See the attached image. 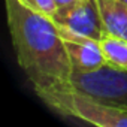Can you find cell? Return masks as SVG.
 Instances as JSON below:
<instances>
[{"instance_id":"9","label":"cell","mask_w":127,"mask_h":127,"mask_svg":"<svg viewBox=\"0 0 127 127\" xmlns=\"http://www.w3.org/2000/svg\"><path fill=\"white\" fill-rule=\"evenodd\" d=\"M75 2H78V0H54V3H55L57 9H64V8H69V6H72Z\"/></svg>"},{"instance_id":"10","label":"cell","mask_w":127,"mask_h":127,"mask_svg":"<svg viewBox=\"0 0 127 127\" xmlns=\"http://www.w3.org/2000/svg\"><path fill=\"white\" fill-rule=\"evenodd\" d=\"M123 2H126V3H127V0H123Z\"/></svg>"},{"instance_id":"6","label":"cell","mask_w":127,"mask_h":127,"mask_svg":"<svg viewBox=\"0 0 127 127\" xmlns=\"http://www.w3.org/2000/svg\"><path fill=\"white\" fill-rule=\"evenodd\" d=\"M108 34L127 40V3L123 0H97Z\"/></svg>"},{"instance_id":"4","label":"cell","mask_w":127,"mask_h":127,"mask_svg":"<svg viewBox=\"0 0 127 127\" xmlns=\"http://www.w3.org/2000/svg\"><path fill=\"white\" fill-rule=\"evenodd\" d=\"M58 30L100 40L108 33L103 26L97 0H78L72 6L57 9L51 17Z\"/></svg>"},{"instance_id":"5","label":"cell","mask_w":127,"mask_h":127,"mask_svg":"<svg viewBox=\"0 0 127 127\" xmlns=\"http://www.w3.org/2000/svg\"><path fill=\"white\" fill-rule=\"evenodd\" d=\"M60 34L64 39V45L73 70L93 72L108 66L99 40L88 39L69 32H61V30Z\"/></svg>"},{"instance_id":"1","label":"cell","mask_w":127,"mask_h":127,"mask_svg":"<svg viewBox=\"0 0 127 127\" xmlns=\"http://www.w3.org/2000/svg\"><path fill=\"white\" fill-rule=\"evenodd\" d=\"M5 5L17 61L33 90L69 87L73 67L52 18L21 0H5Z\"/></svg>"},{"instance_id":"3","label":"cell","mask_w":127,"mask_h":127,"mask_svg":"<svg viewBox=\"0 0 127 127\" xmlns=\"http://www.w3.org/2000/svg\"><path fill=\"white\" fill-rule=\"evenodd\" d=\"M69 87L127 109V70H117L108 66L93 72L73 70Z\"/></svg>"},{"instance_id":"2","label":"cell","mask_w":127,"mask_h":127,"mask_svg":"<svg viewBox=\"0 0 127 127\" xmlns=\"http://www.w3.org/2000/svg\"><path fill=\"white\" fill-rule=\"evenodd\" d=\"M34 93L48 108L63 117L100 127H127V109L73 87L34 90Z\"/></svg>"},{"instance_id":"7","label":"cell","mask_w":127,"mask_h":127,"mask_svg":"<svg viewBox=\"0 0 127 127\" xmlns=\"http://www.w3.org/2000/svg\"><path fill=\"white\" fill-rule=\"evenodd\" d=\"M108 67L117 70H127V40L106 34L99 40Z\"/></svg>"},{"instance_id":"8","label":"cell","mask_w":127,"mask_h":127,"mask_svg":"<svg viewBox=\"0 0 127 127\" xmlns=\"http://www.w3.org/2000/svg\"><path fill=\"white\" fill-rule=\"evenodd\" d=\"M24 5H27L29 8L46 15V17H52L57 11V6L54 3V0H21Z\"/></svg>"}]
</instances>
